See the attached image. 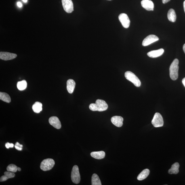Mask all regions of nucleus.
I'll return each mask as SVG.
<instances>
[{"instance_id": "f257e3e1", "label": "nucleus", "mask_w": 185, "mask_h": 185, "mask_svg": "<svg viewBox=\"0 0 185 185\" xmlns=\"http://www.w3.org/2000/svg\"><path fill=\"white\" fill-rule=\"evenodd\" d=\"M108 105L105 101L98 99L95 104H91L89 106V108L92 111L103 112L107 109Z\"/></svg>"}, {"instance_id": "f03ea898", "label": "nucleus", "mask_w": 185, "mask_h": 185, "mask_svg": "<svg viewBox=\"0 0 185 185\" xmlns=\"http://www.w3.org/2000/svg\"><path fill=\"white\" fill-rule=\"evenodd\" d=\"M179 63L178 59H175L172 63L169 68L170 76L173 81L176 80L178 77Z\"/></svg>"}, {"instance_id": "7ed1b4c3", "label": "nucleus", "mask_w": 185, "mask_h": 185, "mask_svg": "<svg viewBox=\"0 0 185 185\" xmlns=\"http://www.w3.org/2000/svg\"><path fill=\"white\" fill-rule=\"evenodd\" d=\"M125 75L126 79L132 82L135 86L140 87L141 82L140 80L133 72L130 71L126 72Z\"/></svg>"}, {"instance_id": "20e7f679", "label": "nucleus", "mask_w": 185, "mask_h": 185, "mask_svg": "<svg viewBox=\"0 0 185 185\" xmlns=\"http://www.w3.org/2000/svg\"><path fill=\"white\" fill-rule=\"evenodd\" d=\"M55 162L54 160L51 158L44 160L41 162L40 168L44 171H47L50 170L54 167Z\"/></svg>"}, {"instance_id": "39448f33", "label": "nucleus", "mask_w": 185, "mask_h": 185, "mask_svg": "<svg viewBox=\"0 0 185 185\" xmlns=\"http://www.w3.org/2000/svg\"><path fill=\"white\" fill-rule=\"evenodd\" d=\"M71 178L72 182L74 184H79L81 180L79 167L77 165L74 166L72 168L71 173Z\"/></svg>"}, {"instance_id": "423d86ee", "label": "nucleus", "mask_w": 185, "mask_h": 185, "mask_svg": "<svg viewBox=\"0 0 185 185\" xmlns=\"http://www.w3.org/2000/svg\"><path fill=\"white\" fill-rule=\"evenodd\" d=\"M152 123L154 126L156 127H163L164 125V121L161 114L156 112L154 116Z\"/></svg>"}, {"instance_id": "0eeeda50", "label": "nucleus", "mask_w": 185, "mask_h": 185, "mask_svg": "<svg viewBox=\"0 0 185 185\" xmlns=\"http://www.w3.org/2000/svg\"><path fill=\"white\" fill-rule=\"evenodd\" d=\"M64 10L67 13H71L73 11V5L72 0H62Z\"/></svg>"}, {"instance_id": "6e6552de", "label": "nucleus", "mask_w": 185, "mask_h": 185, "mask_svg": "<svg viewBox=\"0 0 185 185\" xmlns=\"http://www.w3.org/2000/svg\"><path fill=\"white\" fill-rule=\"evenodd\" d=\"M119 19L124 28H127L129 27L130 21L127 15L123 13L119 15Z\"/></svg>"}, {"instance_id": "1a4fd4ad", "label": "nucleus", "mask_w": 185, "mask_h": 185, "mask_svg": "<svg viewBox=\"0 0 185 185\" xmlns=\"http://www.w3.org/2000/svg\"><path fill=\"white\" fill-rule=\"evenodd\" d=\"M159 38L157 36L154 35H150L143 40L142 44L143 46H147L150 44L159 40Z\"/></svg>"}, {"instance_id": "9d476101", "label": "nucleus", "mask_w": 185, "mask_h": 185, "mask_svg": "<svg viewBox=\"0 0 185 185\" xmlns=\"http://www.w3.org/2000/svg\"><path fill=\"white\" fill-rule=\"evenodd\" d=\"M17 55L7 52H1L0 53V58L4 60H13L16 58Z\"/></svg>"}, {"instance_id": "9b49d317", "label": "nucleus", "mask_w": 185, "mask_h": 185, "mask_svg": "<svg viewBox=\"0 0 185 185\" xmlns=\"http://www.w3.org/2000/svg\"><path fill=\"white\" fill-rule=\"evenodd\" d=\"M49 122L50 124L57 129H60L62 127L61 123L58 118L56 117H51L49 118Z\"/></svg>"}, {"instance_id": "f8f14e48", "label": "nucleus", "mask_w": 185, "mask_h": 185, "mask_svg": "<svg viewBox=\"0 0 185 185\" xmlns=\"http://www.w3.org/2000/svg\"><path fill=\"white\" fill-rule=\"evenodd\" d=\"M143 8L148 11H153L154 8V4L150 0H143L141 2Z\"/></svg>"}, {"instance_id": "ddd939ff", "label": "nucleus", "mask_w": 185, "mask_h": 185, "mask_svg": "<svg viewBox=\"0 0 185 185\" xmlns=\"http://www.w3.org/2000/svg\"><path fill=\"white\" fill-rule=\"evenodd\" d=\"M112 123L118 127H121L123 125V118L121 116H114L111 118Z\"/></svg>"}, {"instance_id": "4468645a", "label": "nucleus", "mask_w": 185, "mask_h": 185, "mask_svg": "<svg viewBox=\"0 0 185 185\" xmlns=\"http://www.w3.org/2000/svg\"><path fill=\"white\" fill-rule=\"evenodd\" d=\"M164 52V50L163 49H160L157 50L152 51L148 53V56L152 58H157L161 56Z\"/></svg>"}, {"instance_id": "2eb2a0df", "label": "nucleus", "mask_w": 185, "mask_h": 185, "mask_svg": "<svg viewBox=\"0 0 185 185\" xmlns=\"http://www.w3.org/2000/svg\"><path fill=\"white\" fill-rule=\"evenodd\" d=\"M75 86L76 83L74 80L71 79H69L67 82V89L68 92L70 94L73 93Z\"/></svg>"}, {"instance_id": "dca6fc26", "label": "nucleus", "mask_w": 185, "mask_h": 185, "mask_svg": "<svg viewBox=\"0 0 185 185\" xmlns=\"http://www.w3.org/2000/svg\"><path fill=\"white\" fill-rule=\"evenodd\" d=\"M91 157L95 158V159H101L105 157V153L103 151L94 152H91Z\"/></svg>"}, {"instance_id": "f3484780", "label": "nucleus", "mask_w": 185, "mask_h": 185, "mask_svg": "<svg viewBox=\"0 0 185 185\" xmlns=\"http://www.w3.org/2000/svg\"><path fill=\"white\" fill-rule=\"evenodd\" d=\"M180 165L178 163H175L172 165L170 169L168 170V173L170 174H177L179 172V168Z\"/></svg>"}, {"instance_id": "a211bd4d", "label": "nucleus", "mask_w": 185, "mask_h": 185, "mask_svg": "<svg viewBox=\"0 0 185 185\" xmlns=\"http://www.w3.org/2000/svg\"><path fill=\"white\" fill-rule=\"evenodd\" d=\"M168 18L169 21L172 22H174L176 21L177 16L174 9H169L167 14Z\"/></svg>"}, {"instance_id": "6ab92c4d", "label": "nucleus", "mask_w": 185, "mask_h": 185, "mask_svg": "<svg viewBox=\"0 0 185 185\" xmlns=\"http://www.w3.org/2000/svg\"><path fill=\"white\" fill-rule=\"evenodd\" d=\"M150 173V171L149 170L146 169L144 170H143L141 172L140 174L138 175V177H137V179L139 181H142L144 180V179L146 178L148 175H149Z\"/></svg>"}, {"instance_id": "aec40b11", "label": "nucleus", "mask_w": 185, "mask_h": 185, "mask_svg": "<svg viewBox=\"0 0 185 185\" xmlns=\"http://www.w3.org/2000/svg\"><path fill=\"white\" fill-rule=\"evenodd\" d=\"M32 109L36 113H39L42 110V104L39 102H36L32 106Z\"/></svg>"}, {"instance_id": "412c9836", "label": "nucleus", "mask_w": 185, "mask_h": 185, "mask_svg": "<svg viewBox=\"0 0 185 185\" xmlns=\"http://www.w3.org/2000/svg\"><path fill=\"white\" fill-rule=\"evenodd\" d=\"M0 99L3 102L7 103H10L11 101L10 96L5 92H0Z\"/></svg>"}, {"instance_id": "4be33fe9", "label": "nucleus", "mask_w": 185, "mask_h": 185, "mask_svg": "<svg viewBox=\"0 0 185 185\" xmlns=\"http://www.w3.org/2000/svg\"><path fill=\"white\" fill-rule=\"evenodd\" d=\"M91 185H101V181L98 175L95 173L92 175L91 177Z\"/></svg>"}, {"instance_id": "5701e85b", "label": "nucleus", "mask_w": 185, "mask_h": 185, "mask_svg": "<svg viewBox=\"0 0 185 185\" xmlns=\"http://www.w3.org/2000/svg\"><path fill=\"white\" fill-rule=\"evenodd\" d=\"M27 83L26 80L19 81L17 83V87L19 90L22 91L26 89L27 87Z\"/></svg>"}, {"instance_id": "b1692460", "label": "nucleus", "mask_w": 185, "mask_h": 185, "mask_svg": "<svg viewBox=\"0 0 185 185\" xmlns=\"http://www.w3.org/2000/svg\"><path fill=\"white\" fill-rule=\"evenodd\" d=\"M18 167H17L16 165L11 164L9 165L7 168V171L11 172L12 173H16L18 170Z\"/></svg>"}, {"instance_id": "393cba45", "label": "nucleus", "mask_w": 185, "mask_h": 185, "mask_svg": "<svg viewBox=\"0 0 185 185\" xmlns=\"http://www.w3.org/2000/svg\"><path fill=\"white\" fill-rule=\"evenodd\" d=\"M4 175L7 177L8 179L14 178L15 176V174L14 173L8 171L5 172Z\"/></svg>"}, {"instance_id": "a878e982", "label": "nucleus", "mask_w": 185, "mask_h": 185, "mask_svg": "<svg viewBox=\"0 0 185 185\" xmlns=\"http://www.w3.org/2000/svg\"><path fill=\"white\" fill-rule=\"evenodd\" d=\"M5 146L6 148L8 149L9 148H13L14 147V144L12 143L7 142L5 144Z\"/></svg>"}, {"instance_id": "bb28decb", "label": "nucleus", "mask_w": 185, "mask_h": 185, "mask_svg": "<svg viewBox=\"0 0 185 185\" xmlns=\"http://www.w3.org/2000/svg\"><path fill=\"white\" fill-rule=\"evenodd\" d=\"M8 179V178H7V177L5 175H3V176L1 177V179H0V182H3L5 181H6Z\"/></svg>"}, {"instance_id": "cd10ccee", "label": "nucleus", "mask_w": 185, "mask_h": 185, "mask_svg": "<svg viewBox=\"0 0 185 185\" xmlns=\"http://www.w3.org/2000/svg\"><path fill=\"white\" fill-rule=\"evenodd\" d=\"M15 148L17 150H20V151L22 150V148L20 147H18L16 146H15Z\"/></svg>"}, {"instance_id": "c85d7f7f", "label": "nucleus", "mask_w": 185, "mask_h": 185, "mask_svg": "<svg viewBox=\"0 0 185 185\" xmlns=\"http://www.w3.org/2000/svg\"><path fill=\"white\" fill-rule=\"evenodd\" d=\"M15 146H18V147H20L22 148L23 146L22 145H21L18 142L16 143V144H15Z\"/></svg>"}, {"instance_id": "c756f323", "label": "nucleus", "mask_w": 185, "mask_h": 185, "mask_svg": "<svg viewBox=\"0 0 185 185\" xmlns=\"http://www.w3.org/2000/svg\"><path fill=\"white\" fill-rule=\"evenodd\" d=\"M17 5L19 7H21L22 6V4L20 2L17 3Z\"/></svg>"}, {"instance_id": "7c9ffc66", "label": "nucleus", "mask_w": 185, "mask_h": 185, "mask_svg": "<svg viewBox=\"0 0 185 185\" xmlns=\"http://www.w3.org/2000/svg\"><path fill=\"white\" fill-rule=\"evenodd\" d=\"M170 1V0H162V2H163V3L165 4L168 2Z\"/></svg>"}, {"instance_id": "2f4dec72", "label": "nucleus", "mask_w": 185, "mask_h": 185, "mask_svg": "<svg viewBox=\"0 0 185 185\" xmlns=\"http://www.w3.org/2000/svg\"><path fill=\"white\" fill-rule=\"evenodd\" d=\"M182 83H183V85H184V87H185V78H184V79H183L182 80Z\"/></svg>"}, {"instance_id": "473e14b6", "label": "nucleus", "mask_w": 185, "mask_h": 185, "mask_svg": "<svg viewBox=\"0 0 185 185\" xmlns=\"http://www.w3.org/2000/svg\"><path fill=\"white\" fill-rule=\"evenodd\" d=\"M183 50H184V52L185 54V44L184 45V46H183Z\"/></svg>"}, {"instance_id": "72a5a7b5", "label": "nucleus", "mask_w": 185, "mask_h": 185, "mask_svg": "<svg viewBox=\"0 0 185 185\" xmlns=\"http://www.w3.org/2000/svg\"><path fill=\"white\" fill-rule=\"evenodd\" d=\"M184 12L185 13V1H184Z\"/></svg>"}, {"instance_id": "f704fd0d", "label": "nucleus", "mask_w": 185, "mask_h": 185, "mask_svg": "<svg viewBox=\"0 0 185 185\" xmlns=\"http://www.w3.org/2000/svg\"><path fill=\"white\" fill-rule=\"evenodd\" d=\"M18 170L19 171H21V168L19 167H18Z\"/></svg>"}, {"instance_id": "c9c22d12", "label": "nucleus", "mask_w": 185, "mask_h": 185, "mask_svg": "<svg viewBox=\"0 0 185 185\" xmlns=\"http://www.w3.org/2000/svg\"><path fill=\"white\" fill-rule=\"evenodd\" d=\"M22 1H23L24 3H26L27 2V0H22Z\"/></svg>"}, {"instance_id": "e433bc0d", "label": "nucleus", "mask_w": 185, "mask_h": 185, "mask_svg": "<svg viewBox=\"0 0 185 185\" xmlns=\"http://www.w3.org/2000/svg\"><path fill=\"white\" fill-rule=\"evenodd\" d=\"M108 1H111V0H108Z\"/></svg>"}]
</instances>
